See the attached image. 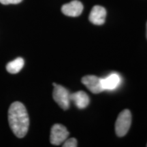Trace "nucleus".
Returning a JSON list of instances; mask_svg holds the SVG:
<instances>
[{
  "instance_id": "obj_1",
  "label": "nucleus",
  "mask_w": 147,
  "mask_h": 147,
  "mask_svg": "<svg viewBox=\"0 0 147 147\" xmlns=\"http://www.w3.org/2000/svg\"><path fill=\"white\" fill-rule=\"evenodd\" d=\"M9 125L16 137L22 138L28 131L29 116L25 106L19 102L12 103L8 110Z\"/></svg>"
},
{
  "instance_id": "obj_6",
  "label": "nucleus",
  "mask_w": 147,
  "mask_h": 147,
  "mask_svg": "<svg viewBox=\"0 0 147 147\" xmlns=\"http://www.w3.org/2000/svg\"><path fill=\"white\" fill-rule=\"evenodd\" d=\"M83 10V5L78 0H74L61 7L62 12L66 16L76 17L80 16Z\"/></svg>"
},
{
  "instance_id": "obj_8",
  "label": "nucleus",
  "mask_w": 147,
  "mask_h": 147,
  "mask_svg": "<svg viewBox=\"0 0 147 147\" xmlns=\"http://www.w3.org/2000/svg\"><path fill=\"white\" fill-rule=\"evenodd\" d=\"M70 102H74L79 109H83L89 105V97L85 92L79 91L70 94Z\"/></svg>"
},
{
  "instance_id": "obj_7",
  "label": "nucleus",
  "mask_w": 147,
  "mask_h": 147,
  "mask_svg": "<svg viewBox=\"0 0 147 147\" xmlns=\"http://www.w3.org/2000/svg\"><path fill=\"white\" fill-rule=\"evenodd\" d=\"M106 16V9L101 5H95L91 11L89 19L90 22L94 25H102L105 23Z\"/></svg>"
},
{
  "instance_id": "obj_14",
  "label": "nucleus",
  "mask_w": 147,
  "mask_h": 147,
  "mask_svg": "<svg viewBox=\"0 0 147 147\" xmlns=\"http://www.w3.org/2000/svg\"><path fill=\"white\" fill-rule=\"evenodd\" d=\"M146 146H147V145H146Z\"/></svg>"
},
{
  "instance_id": "obj_10",
  "label": "nucleus",
  "mask_w": 147,
  "mask_h": 147,
  "mask_svg": "<svg viewBox=\"0 0 147 147\" xmlns=\"http://www.w3.org/2000/svg\"><path fill=\"white\" fill-rule=\"evenodd\" d=\"M24 59L18 57L12 61L9 62L6 65V69L10 74H16L21 70L24 66Z\"/></svg>"
},
{
  "instance_id": "obj_11",
  "label": "nucleus",
  "mask_w": 147,
  "mask_h": 147,
  "mask_svg": "<svg viewBox=\"0 0 147 147\" xmlns=\"http://www.w3.org/2000/svg\"><path fill=\"white\" fill-rule=\"evenodd\" d=\"M77 146H78V143H77L76 139L74 138L67 140L66 139L63 145V147H76Z\"/></svg>"
},
{
  "instance_id": "obj_2",
  "label": "nucleus",
  "mask_w": 147,
  "mask_h": 147,
  "mask_svg": "<svg viewBox=\"0 0 147 147\" xmlns=\"http://www.w3.org/2000/svg\"><path fill=\"white\" fill-rule=\"evenodd\" d=\"M131 124V114L129 110H124L119 114L115 123V132L119 137L125 136Z\"/></svg>"
},
{
  "instance_id": "obj_5",
  "label": "nucleus",
  "mask_w": 147,
  "mask_h": 147,
  "mask_svg": "<svg viewBox=\"0 0 147 147\" xmlns=\"http://www.w3.org/2000/svg\"><path fill=\"white\" fill-rule=\"evenodd\" d=\"M82 82L93 93L97 94L104 91L102 87V78L95 76L88 75V76H84L82 78Z\"/></svg>"
},
{
  "instance_id": "obj_9",
  "label": "nucleus",
  "mask_w": 147,
  "mask_h": 147,
  "mask_svg": "<svg viewBox=\"0 0 147 147\" xmlns=\"http://www.w3.org/2000/svg\"><path fill=\"white\" fill-rule=\"evenodd\" d=\"M121 79L120 76L116 73L112 74L105 78H102V87L104 91L106 90L112 91L117 89L121 84Z\"/></svg>"
},
{
  "instance_id": "obj_12",
  "label": "nucleus",
  "mask_w": 147,
  "mask_h": 147,
  "mask_svg": "<svg viewBox=\"0 0 147 147\" xmlns=\"http://www.w3.org/2000/svg\"><path fill=\"white\" fill-rule=\"evenodd\" d=\"M23 0H0V3L3 5L8 4H17L21 3Z\"/></svg>"
},
{
  "instance_id": "obj_4",
  "label": "nucleus",
  "mask_w": 147,
  "mask_h": 147,
  "mask_svg": "<svg viewBox=\"0 0 147 147\" xmlns=\"http://www.w3.org/2000/svg\"><path fill=\"white\" fill-rule=\"evenodd\" d=\"M69 136V131L65 126L61 124H55L51 131L50 141L53 145H60L65 142Z\"/></svg>"
},
{
  "instance_id": "obj_13",
  "label": "nucleus",
  "mask_w": 147,
  "mask_h": 147,
  "mask_svg": "<svg viewBox=\"0 0 147 147\" xmlns=\"http://www.w3.org/2000/svg\"><path fill=\"white\" fill-rule=\"evenodd\" d=\"M146 36H147V23H146Z\"/></svg>"
},
{
  "instance_id": "obj_3",
  "label": "nucleus",
  "mask_w": 147,
  "mask_h": 147,
  "mask_svg": "<svg viewBox=\"0 0 147 147\" xmlns=\"http://www.w3.org/2000/svg\"><path fill=\"white\" fill-rule=\"evenodd\" d=\"M54 90H53V97L55 102L60 106L62 109L67 110L70 105V93L65 88L53 83Z\"/></svg>"
}]
</instances>
